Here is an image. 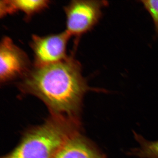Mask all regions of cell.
Segmentation results:
<instances>
[{
	"mask_svg": "<svg viewBox=\"0 0 158 158\" xmlns=\"http://www.w3.org/2000/svg\"><path fill=\"white\" fill-rule=\"evenodd\" d=\"M18 87L25 94L38 98L52 115L78 118L85 95L89 90L106 92L89 87L81 66L73 56L51 65L31 69Z\"/></svg>",
	"mask_w": 158,
	"mask_h": 158,
	"instance_id": "obj_1",
	"label": "cell"
},
{
	"mask_svg": "<svg viewBox=\"0 0 158 158\" xmlns=\"http://www.w3.org/2000/svg\"><path fill=\"white\" fill-rule=\"evenodd\" d=\"M80 130L78 118L52 115L42 124L26 132L17 146L2 158H53Z\"/></svg>",
	"mask_w": 158,
	"mask_h": 158,
	"instance_id": "obj_2",
	"label": "cell"
},
{
	"mask_svg": "<svg viewBox=\"0 0 158 158\" xmlns=\"http://www.w3.org/2000/svg\"><path fill=\"white\" fill-rule=\"evenodd\" d=\"M108 5L105 1L74 0L64 7L66 15L65 31L78 37L90 31L99 21L102 9Z\"/></svg>",
	"mask_w": 158,
	"mask_h": 158,
	"instance_id": "obj_3",
	"label": "cell"
},
{
	"mask_svg": "<svg viewBox=\"0 0 158 158\" xmlns=\"http://www.w3.org/2000/svg\"><path fill=\"white\" fill-rule=\"evenodd\" d=\"M71 36L66 31L45 36H32L31 47L34 55V66L41 67L67 58L66 47Z\"/></svg>",
	"mask_w": 158,
	"mask_h": 158,
	"instance_id": "obj_4",
	"label": "cell"
},
{
	"mask_svg": "<svg viewBox=\"0 0 158 158\" xmlns=\"http://www.w3.org/2000/svg\"><path fill=\"white\" fill-rule=\"evenodd\" d=\"M25 52L11 39L3 37L0 45V82L2 84L23 77L31 69Z\"/></svg>",
	"mask_w": 158,
	"mask_h": 158,
	"instance_id": "obj_5",
	"label": "cell"
},
{
	"mask_svg": "<svg viewBox=\"0 0 158 158\" xmlns=\"http://www.w3.org/2000/svg\"><path fill=\"white\" fill-rule=\"evenodd\" d=\"M53 158H106L92 141L78 132L71 136Z\"/></svg>",
	"mask_w": 158,
	"mask_h": 158,
	"instance_id": "obj_6",
	"label": "cell"
},
{
	"mask_svg": "<svg viewBox=\"0 0 158 158\" xmlns=\"http://www.w3.org/2000/svg\"><path fill=\"white\" fill-rule=\"evenodd\" d=\"M50 2L47 0H6L5 10L8 14L22 11L28 19L34 15L45 10Z\"/></svg>",
	"mask_w": 158,
	"mask_h": 158,
	"instance_id": "obj_7",
	"label": "cell"
},
{
	"mask_svg": "<svg viewBox=\"0 0 158 158\" xmlns=\"http://www.w3.org/2000/svg\"><path fill=\"white\" fill-rule=\"evenodd\" d=\"M134 135L139 145L130 150L128 154L139 158H158V140L148 141L135 132Z\"/></svg>",
	"mask_w": 158,
	"mask_h": 158,
	"instance_id": "obj_8",
	"label": "cell"
},
{
	"mask_svg": "<svg viewBox=\"0 0 158 158\" xmlns=\"http://www.w3.org/2000/svg\"><path fill=\"white\" fill-rule=\"evenodd\" d=\"M141 2L152 18L156 32L158 35V0H144Z\"/></svg>",
	"mask_w": 158,
	"mask_h": 158,
	"instance_id": "obj_9",
	"label": "cell"
}]
</instances>
